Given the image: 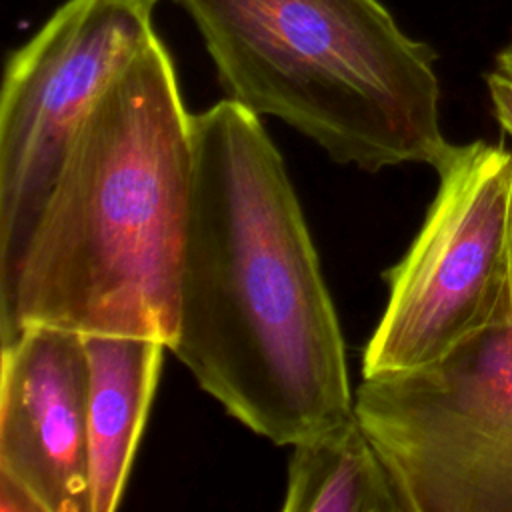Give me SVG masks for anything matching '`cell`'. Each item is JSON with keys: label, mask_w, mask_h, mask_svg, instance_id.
I'll list each match as a JSON object with an SVG mask.
<instances>
[{"label": "cell", "mask_w": 512, "mask_h": 512, "mask_svg": "<svg viewBox=\"0 0 512 512\" xmlns=\"http://www.w3.org/2000/svg\"><path fill=\"white\" fill-rule=\"evenodd\" d=\"M168 350L278 446L354 416L340 322L284 158L260 114H192V182Z\"/></svg>", "instance_id": "6da1fadb"}, {"label": "cell", "mask_w": 512, "mask_h": 512, "mask_svg": "<svg viewBox=\"0 0 512 512\" xmlns=\"http://www.w3.org/2000/svg\"><path fill=\"white\" fill-rule=\"evenodd\" d=\"M192 182V114L156 36L78 130L0 308L26 326L172 342Z\"/></svg>", "instance_id": "7a4b0ae2"}, {"label": "cell", "mask_w": 512, "mask_h": 512, "mask_svg": "<svg viewBox=\"0 0 512 512\" xmlns=\"http://www.w3.org/2000/svg\"><path fill=\"white\" fill-rule=\"evenodd\" d=\"M194 22L228 98L274 116L364 172L436 168L434 50L378 0H168Z\"/></svg>", "instance_id": "3957f363"}, {"label": "cell", "mask_w": 512, "mask_h": 512, "mask_svg": "<svg viewBox=\"0 0 512 512\" xmlns=\"http://www.w3.org/2000/svg\"><path fill=\"white\" fill-rule=\"evenodd\" d=\"M354 414L404 512H512V276L494 316L442 358L362 376Z\"/></svg>", "instance_id": "277c9868"}, {"label": "cell", "mask_w": 512, "mask_h": 512, "mask_svg": "<svg viewBox=\"0 0 512 512\" xmlns=\"http://www.w3.org/2000/svg\"><path fill=\"white\" fill-rule=\"evenodd\" d=\"M420 232L386 272V308L362 354V376L442 358L496 312L512 276V152L452 144Z\"/></svg>", "instance_id": "5b68a950"}, {"label": "cell", "mask_w": 512, "mask_h": 512, "mask_svg": "<svg viewBox=\"0 0 512 512\" xmlns=\"http://www.w3.org/2000/svg\"><path fill=\"white\" fill-rule=\"evenodd\" d=\"M154 0H66L10 54L0 96V308L86 116L156 38Z\"/></svg>", "instance_id": "8992f818"}, {"label": "cell", "mask_w": 512, "mask_h": 512, "mask_svg": "<svg viewBox=\"0 0 512 512\" xmlns=\"http://www.w3.org/2000/svg\"><path fill=\"white\" fill-rule=\"evenodd\" d=\"M0 352V480L38 512H90L82 334L26 326Z\"/></svg>", "instance_id": "52a82bcc"}, {"label": "cell", "mask_w": 512, "mask_h": 512, "mask_svg": "<svg viewBox=\"0 0 512 512\" xmlns=\"http://www.w3.org/2000/svg\"><path fill=\"white\" fill-rule=\"evenodd\" d=\"M88 362L90 512L118 508L158 386V338L82 334Z\"/></svg>", "instance_id": "ba28073f"}, {"label": "cell", "mask_w": 512, "mask_h": 512, "mask_svg": "<svg viewBox=\"0 0 512 512\" xmlns=\"http://www.w3.org/2000/svg\"><path fill=\"white\" fill-rule=\"evenodd\" d=\"M284 512H404L378 448L356 414L292 444Z\"/></svg>", "instance_id": "9c48e42d"}, {"label": "cell", "mask_w": 512, "mask_h": 512, "mask_svg": "<svg viewBox=\"0 0 512 512\" xmlns=\"http://www.w3.org/2000/svg\"><path fill=\"white\" fill-rule=\"evenodd\" d=\"M486 86L494 116L500 128L512 138V36L496 54L494 66L486 74Z\"/></svg>", "instance_id": "30bf717a"}]
</instances>
